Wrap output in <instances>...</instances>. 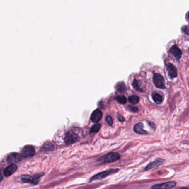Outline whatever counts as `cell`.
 I'll use <instances>...</instances> for the list:
<instances>
[{"label":"cell","mask_w":189,"mask_h":189,"mask_svg":"<svg viewBox=\"0 0 189 189\" xmlns=\"http://www.w3.org/2000/svg\"><path fill=\"white\" fill-rule=\"evenodd\" d=\"M120 158V155L118 153H110L107 154L101 158L99 159V161L104 163H113L116 161Z\"/></svg>","instance_id":"1"},{"label":"cell","mask_w":189,"mask_h":189,"mask_svg":"<svg viewBox=\"0 0 189 189\" xmlns=\"http://www.w3.org/2000/svg\"><path fill=\"white\" fill-rule=\"evenodd\" d=\"M119 170L118 169H112L108 170L106 171H104L102 173H99L98 174L94 175L92 178L90 179V182L104 179V178H107L109 175L117 173L119 171Z\"/></svg>","instance_id":"2"},{"label":"cell","mask_w":189,"mask_h":189,"mask_svg":"<svg viewBox=\"0 0 189 189\" xmlns=\"http://www.w3.org/2000/svg\"><path fill=\"white\" fill-rule=\"evenodd\" d=\"M80 139L79 137L76 133L73 132H68L66 133L64 142L67 145H71L72 144L75 143Z\"/></svg>","instance_id":"3"},{"label":"cell","mask_w":189,"mask_h":189,"mask_svg":"<svg viewBox=\"0 0 189 189\" xmlns=\"http://www.w3.org/2000/svg\"><path fill=\"white\" fill-rule=\"evenodd\" d=\"M153 82L155 87L160 89H165V81L164 77L159 73H155L154 75Z\"/></svg>","instance_id":"4"},{"label":"cell","mask_w":189,"mask_h":189,"mask_svg":"<svg viewBox=\"0 0 189 189\" xmlns=\"http://www.w3.org/2000/svg\"><path fill=\"white\" fill-rule=\"evenodd\" d=\"M40 175H35L33 176H24L21 178V180L24 183H28L32 184H37L40 178Z\"/></svg>","instance_id":"5"},{"label":"cell","mask_w":189,"mask_h":189,"mask_svg":"<svg viewBox=\"0 0 189 189\" xmlns=\"http://www.w3.org/2000/svg\"><path fill=\"white\" fill-rule=\"evenodd\" d=\"M35 148L31 145H27L21 151V155L22 157H31L35 154Z\"/></svg>","instance_id":"6"},{"label":"cell","mask_w":189,"mask_h":189,"mask_svg":"<svg viewBox=\"0 0 189 189\" xmlns=\"http://www.w3.org/2000/svg\"><path fill=\"white\" fill-rule=\"evenodd\" d=\"M176 185V183L174 181H170L165 183L163 184H156L151 187L152 189H171L174 188Z\"/></svg>","instance_id":"7"},{"label":"cell","mask_w":189,"mask_h":189,"mask_svg":"<svg viewBox=\"0 0 189 189\" xmlns=\"http://www.w3.org/2000/svg\"><path fill=\"white\" fill-rule=\"evenodd\" d=\"M103 113L102 111L99 109H96L92 113L91 116V120L93 123H97L99 122V120L102 118Z\"/></svg>","instance_id":"8"},{"label":"cell","mask_w":189,"mask_h":189,"mask_svg":"<svg viewBox=\"0 0 189 189\" xmlns=\"http://www.w3.org/2000/svg\"><path fill=\"white\" fill-rule=\"evenodd\" d=\"M164 160H163V159L161 158L157 159L155 161H153L152 163L148 164L147 166V167L145 168V170L148 171V170H149L150 169L157 168V167L159 166L160 165H162L164 163Z\"/></svg>","instance_id":"9"},{"label":"cell","mask_w":189,"mask_h":189,"mask_svg":"<svg viewBox=\"0 0 189 189\" xmlns=\"http://www.w3.org/2000/svg\"><path fill=\"white\" fill-rule=\"evenodd\" d=\"M170 52L174 57H175L178 60L181 57L182 52L179 47L176 45H174L170 48Z\"/></svg>","instance_id":"10"},{"label":"cell","mask_w":189,"mask_h":189,"mask_svg":"<svg viewBox=\"0 0 189 189\" xmlns=\"http://www.w3.org/2000/svg\"><path fill=\"white\" fill-rule=\"evenodd\" d=\"M22 156L21 154L18 153H12L8 156L7 158V161L9 163H15L20 161L22 159Z\"/></svg>","instance_id":"11"},{"label":"cell","mask_w":189,"mask_h":189,"mask_svg":"<svg viewBox=\"0 0 189 189\" xmlns=\"http://www.w3.org/2000/svg\"><path fill=\"white\" fill-rule=\"evenodd\" d=\"M167 71L168 72V75L170 78L173 79L177 77V70L176 67L173 64L170 63L167 66Z\"/></svg>","instance_id":"12"},{"label":"cell","mask_w":189,"mask_h":189,"mask_svg":"<svg viewBox=\"0 0 189 189\" xmlns=\"http://www.w3.org/2000/svg\"><path fill=\"white\" fill-rule=\"evenodd\" d=\"M134 130L136 133L140 135H146L148 134V132L144 130L143 124L141 122L136 124L134 127Z\"/></svg>","instance_id":"13"},{"label":"cell","mask_w":189,"mask_h":189,"mask_svg":"<svg viewBox=\"0 0 189 189\" xmlns=\"http://www.w3.org/2000/svg\"><path fill=\"white\" fill-rule=\"evenodd\" d=\"M17 169V166L13 164H12L4 170V174L5 176H11L12 174H13L16 171Z\"/></svg>","instance_id":"14"},{"label":"cell","mask_w":189,"mask_h":189,"mask_svg":"<svg viewBox=\"0 0 189 189\" xmlns=\"http://www.w3.org/2000/svg\"><path fill=\"white\" fill-rule=\"evenodd\" d=\"M152 98L154 102L157 104H160L163 102V97L158 93H153L152 94Z\"/></svg>","instance_id":"15"},{"label":"cell","mask_w":189,"mask_h":189,"mask_svg":"<svg viewBox=\"0 0 189 189\" xmlns=\"http://www.w3.org/2000/svg\"><path fill=\"white\" fill-rule=\"evenodd\" d=\"M115 88L118 92H119L120 93H125L127 90L126 86L123 82H119V83H117V84L115 86Z\"/></svg>","instance_id":"16"},{"label":"cell","mask_w":189,"mask_h":189,"mask_svg":"<svg viewBox=\"0 0 189 189\" xmlns=\"http://www.w3.org/2000/svg\"><path fill=\"white\" fill-rule=\"evenodd\" d=\"M132 86H133V88H134L135 90H136L137 91L139 92H144V90L140 87L139 84V82L137 79H134L133 81V83H132Z\"/></svg>","instance_id":"17"},{"label":"cell","mask_w":189,"mask_h":189,"mask_svg":"<svg viewBox=\"0 0 189 189\" xmlns=\"http://www.w3.org/2000/svg\"><path fill=\"white\" fill-rule=\"evenodd\" d=\"M128 101L129 102L133 104H138L139 102V98L137 96H131L129 97L128 98Z\"/></svg>","instance_id":"18"},{"label":"cell","mask_w":189,"mask_h":189,"mask_svg":"<svg viewBox=\"0 0 189 189\" xmlns=\"http://www.w3.org/2000/svg\"><path fill=\"white\" fill-rule=\"evenodd\" d=\"M101 124L96 123V124L92 126V128L91 129V130H90V133H98L101 129Z\"/></svg>","instance_id":"19"},{"label":"cell","mask_w":189,"mask_h":189,"mask_svg":"<svg viewBox=\"0 0 189 189\" xmlns=\"http://www.w3.org/2000/svg\"><path fill=\"white\" fill-rule=\"evenodd\" d=\"M115 99L118 102L122 104H124L126 103L127 102V99L125 97L123 96H117V97L115 98Z\"/></svg>","instance_id":"20"},{"label":"cell","mask_w":189,"mask_h":189,"mask_svg":"<svg viewBox=\"0 0 189 189\" xmlns=\"http://www.w3.org/2000/svg\"><path fill=\"white\" fill-rule=\"evenodd\" d=\"M43 148L45 149V150H50L51 149H53L54 147H53V145L51 143H48V144H46L44 145L43 146Z\"/></svg>","instance_id":"21"},{"label":"cell","mask_w":189,"mask_h":189,"mask_svg":"<svg viewBox=\"0 0 189 189\" xmlns=\"http://www.w3.org/2000/svg\"><path fill=\"white\" fill-rule=\"evenodd\" d=\"M106 121L107 122L108 124L110 125V126H112L113 125V121L112 118L110 116H107V118H106Z\"/></svg>","instance_id":"22"},{"label":"cell","mask_w":189,"mask_h":189,"mask_svg":"<svg viewBox=\"0 0 189 189\" xmlns=\"http://www.w3.org/2000/svg\"><path fill=\"white\" fill-rule=\"evenodd\" d=\"M117 115L118 119L119 120V122H124V121H125V118H124V117L123 116H122L120 114L117 113Z\"/></svg>","instance_id":"23"},{"label":"cell","mask_w":189,"mask_h":189,"mask_svg":"<svg viewBox=\"0 0 189 189\" xmlns=\"http://www.w3.org/2000/svg\"><path fill=\"white\" fill-rule=\"evenodd\" d=\"M130 109L131 110V111H132L133 112H138V108L137 107H129Z\"/></svg>","instance_id":"24"},{"label":"cell","mask_w":189,"mask_h":189,"mask_svg":"<svg viewBox=\"0 0 189 189\" xmlns=\"http://www.w3.org/2000/svg\"><path fill=\"white\" fill-rule=\"evenodd\" d=\"M148 124H150V125H151V127L152 128H154L155 127V124H154L153 123H151V122H149Z\"/></svg>","instance_id":"25"}]
</instances>
